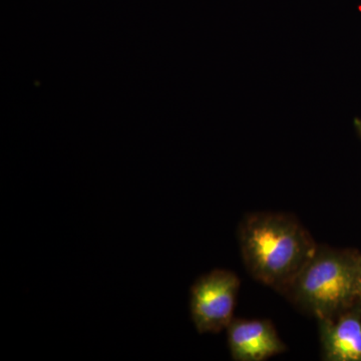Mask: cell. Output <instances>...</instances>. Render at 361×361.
I'll use <instances>...</instances> for the list:
<instances>
[{
  "instance_id": "obj_1",
  "label": "cell",
  "mask_w": 361,
  "mask_h": 361,
  "mask_svg": "<svg viewBox=\"0 0 361 361\" xmlns=\"http://www.w3.org/2000/svg\"><path fill=\"white\" fill-rule=\"evenodd\" d=\"M239 245L252 276L281 293L318 247L295 218L280 213L247 216L239 226Z\"/></svg>"
},
{
  "instance_id": "obj_2",
  "label": "cell",
  "mask_w": 361,
  "mask_h": 361,
  "mask_svg": "<svg viewBox=\"0 0 361 361\" xmlns=\"http://www.w3.org/2000/svg\"><path fill=\"white\" fill-rule=\"evenodd\" d=\"M360 259L357 252L318 246L282 293L317 319L350 310L361 304Z\"/></svg>"
},
{
  "instance_id": "obj_3",
  "label": "cell",
  "mask_w": 361,
  "mask_h": 361,
  "mask_svg": "<svg viewBox=\"0 0 361 361\" xmlns=\"http://www.w3.org/2000/svg\"><path fill=\"white\" fill-rule=\"evenodd\" d=\"M240 288L234 272L215 269L195 281L190 294V311L199 334H218L234 319L235 304Z\"/></svg>"
},
{
  "instance_id": "obj_4",
  "label": "cell",
  "mask_w": 361,
  "mask_h": 361,
  "mask_svg": "<svg viewBox=\"0 0 361 361\" xmlns=\"http://www.w3.org/2000/svg\"><path fill=\"white\" fill-rule=\"evenodd\" d=\"M228 345L237 361H264L286 351L269 320L233 319L227 327Z\"/></svg>"
},
{
  "instance_id": "obj_5",
  "label": "cell",
  "mask_w": 361,
  "mask_h": 361,
  "mask_svg": "<svg viewBox=\"0 0 361 361\" xmlns=\"http://www.w3.org/2000/svg\"><path fill=\"white\" fill-rule=\"evenodd\" d=\"M323 360L361 361V304L318 319Z\"/></svg>"
},
{
  "instance_id": "obj_6",
  "label": "cell",
  "mask_w": 361,
  "mask_h": 361,
  "mask_svg": "<svg viewBox=\"0 0 361 361\" xmlns=\"http://www.w3.org/2000/svg\"><path fill=\"white\" fill-rule=\"evenodd\" d=\"M355 128L356 133H357V135H360L361 140V118H355Z\"/></svg>"
},
{
  "instance_id": "obj_7",
  "label": "cell",
  "mask_w": 361,
  "mask_h": 361,
  "mask_svg": "<svg viewBox=\"0 0 361 361\" xmlns=\"http://www.w3.org/2000/svg\"><path fill=\"white\" fill-rule=\"evenodd\" d=\"M360 268H361V259H360Z\"/></svg>"
}]
</instances>
